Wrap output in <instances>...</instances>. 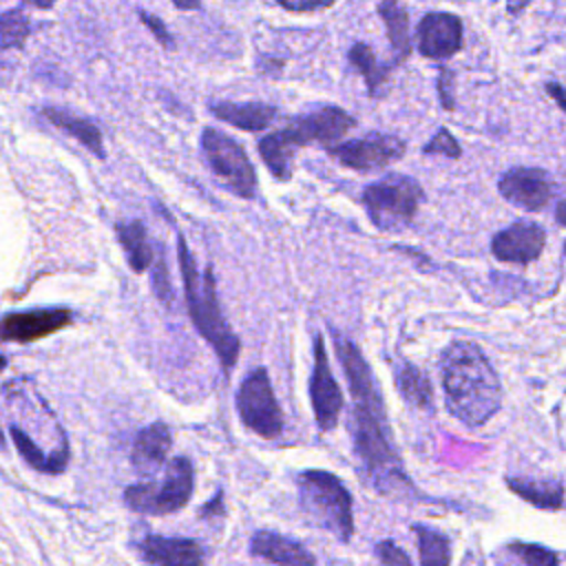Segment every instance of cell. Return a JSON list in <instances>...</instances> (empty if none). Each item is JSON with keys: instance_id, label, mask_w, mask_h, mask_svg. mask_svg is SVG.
Segmentation results:
<instances>
[{"instance_id": "d590c367", "label": "cell", "mask_w": 566, "mask_h": 566, "mask_svg": "<svg viewBox=\"0 0 566 566\" xmlns=\"http://www.w3.org/2000/svg\"><path fill=\"white\" fill-rule=\"evenodd\" d=\"M276 2H281L285 9H292V11H312V9H325L334 0H276Z\"/></svg>"}, {"instance_id": "f35d334b", "label": "cell", "mask_w": 566, "mask_h": 566, "mask_svg": "<svg viewBox=\"0 0 566 566\" xmlns=\"http://www.w3.org/2000/svg\"><path fill=\"white\" fill-rule=\"evenodd\" d=\"M528 4V0H506V7L511 13H517L520 9H524Z\"/></svg>"}, {"instance_id": "5b68a950", "label": "cell", "mask_w": 566, "mask_h": 566, "mask_svg": "<svg viewBox=\"0 0 566 566\" xmlns=\"http://www.w3.org/2000/svg\"><path fill=\"white\" fill-rule=\"evenodd\" d=\"M424 199L422 186L409 175H385L363 188L360 203L369 221L382 232H400L407 228Z\"/></svg>"}, {"instance_id": "e575fe53", "label": "cell", "mask_w": 566, "mask_h": 566, "mask_svg": "<svg viewBox=\"0 0 566 566\" xmlns=\"http://www.w3.org/2000/svg\"><path fill=\"white\" fill-rule=\"evenodd\" d=\"M451 80H453L451 71H449V69H442V73H440V80H438V91H440V102H442V106H444L447 111H451V108H453V97H451Z\"/></svg>"}, {"instance_id": "8d00e7d4", "label": "cell", "mask_w": 566, "mask_h": 566, "mask_svg": "<svg viewBox=\"0 0 566 566\" xmlns=\"http://www.w3.org/2000/svg\"><path fill=\"white\" fill-rule=\"evenodd\" d=\"M546 91H548V95L559 104V108L566 111V91H564V86L551 82V84H546Z\"/></svg>"}, {"instance_id": "7a4b0ae2", "label": "cell", "mask_w": 566, "mask_h": 566, "mask_svg": "<svg viewBox=\"0 0 566 566\" xmlns=\"http://www.w3.org/2000/svg\"><path fill=\"white\" fill-rule=\"evenodd\" d=\"M440 376L447 411L462 424L480 427L500 411V378L475 343L453 340L442 352Z\"/></svg>"}, {"instance_id": "277c9868", "label": "cell", "mask_w": 566, "mask_h": 566, "mask_svg": "<svg viewBox=\"0 0 566 566\" xmlns=\"http://www.w3.org/2000/svg\"><path fill=\"white\" fill-rule=\"evenodd\" d=\"M298 506L303 515L318 528L340 542L354 535L352 495L338 475L321 469H307L296 475Z\"/></svg>"}, {"instance_id": "8fae6325", "label": "cell", "mask_w": 566, "mask_h": 566, "mask_svg": "<svg viewBox=\"0 0 566 566\" xmlns=\"http://www.w3.org/2000/svg\"><path fill=\"white\" fill-rule=\"evenodd\" d=\"M356 119L343 111L340 106H321L307 115L294 117L290 126L281 128L285 137L296 146L303 148L312 142H321L325 146H332L338 142L349 128H354Z\"/></svg>"}, {"instance_id": "ba28073f", "label": "cell", "mask_w": 566, "mask_h": 566, "mask_svg": "<svg viewBox=\"0 0 566 566\" xmlns=\"http://www.w3.org/2000/svg\"><path fill=\"white\" fill-rule=\"evenodd\" d=\"M237 411L241 422L265 440H274L283 431V413L276 402L270 374L265 367L252 369L237 389Z\"/></svg>"}, {"instance_id": "e0dca14e", "label": "cell", "mask_w": 566, "mask_h": 566, "mask_svg": "<svg viewBox=\"0 0 566 566\" xmlns=\"http://www.w3.org/2000/svg\"><path fill=\"white\" fill-rule=\"evenodd\" d=\"M170 447H172V436L164 422L157 420V422L144 427L135 436V442L130 449L133 469L144 478L155 475L164 467Z\"/></svg>"}, {"instance_id": "d4e9b609", "label": "cell", "mask_w": 566, "mask_h": 566, "mask_svg": "<svg viewBox=\"0 0 566 566\" xmlns=\"http://www.w3.org/2000/svg\"><path fill=\"white\" fill-rule=\"evenodd\" d=\"M9 433L15 442V449L20 451V455L38 471H44V473H60L64 471L66 467V460H69V451H62V453H46L42 451L18 424H9Z\"/></svg>"}, {"instance_id": "484cf974", "label": "cell", "mask_w": 566, "mask_h": 566, "mask_svg": "<svg viewBox=\"0 0 566 566\" xmlns=\"http://www.w3.org/2000/svg\"><path fill=\"white\" fill-rule=\"evenodd\" d=\"M378 13L380 18L385 20L387 24V35H389V42L396 51V57L398 60H405L411 51V44H409V15L405 11V7L400 4V0H382L380 7H378Z\"/></svg>"}, {"instance_id": "52a82bcc", "label": "cell", "mask_w": 566, "mask_h": 566, "mask_svg": "<svg viewBox=\"0 0 566 566\" xmlns=\"http://www.w3.org/2000/svg\"><path fill=\"white\" fill-rule=\"evenodd\" d=\"M201 153L217 179L241 199L256 197V170L243 146L219 128H203Z\"/></svg>"}, {"instance_id": "f546056e", "label": "cell", "mask_w": 566, "mask_h": 566, "mask_svg": "<svg viewBox=\"0 0 566 566\" xmlns=\"http://www.w3.org/2000/svg\"><path fill=\"white\" fill-rule=\"evenodd\" d=\"M509 553L517 555L524 564H531V566H546V564L553 566V564L559 562V557L553 551H548V548H544L539 544L513 542V544H509Z\"/></svg>"}, {"instance_id": "60d3db41", "label": "cell", "mask_w": 566, "mask_h": 566, "mask_svg": "<svg viewBox=\"0 0 566 566\" xmlns=\"http://www.w3.org/2000/svg\"><path fill=\"white\" fill-rule=\"evenodd\" d=\"M24 2H29V4H33L38 9H51L55 0H24Z\"/></svg>"}, {"instance_id": "6da1fadb", "label": "cell", "mask_w": 566, "mask_h": 566, "mask_svg": "<svg viewBox=\"0 0 566 566\" xmlns=\"http://www.w3.org/2000/svg\"><path fill=\"white\" fill-rule=\"evenodd\" d=\"M334 347L354 398V451L360 458L363 469L367 471V478L376 491L385 495L407 493L411 484L400 467V458L391 442L389 418L380 385L356 343L336 334Z\"/></svg>"}, {"instance_id": "9a60e30c", "label": "cell", "mask_w": 566, "mask_h": 566, "mask_svg": "<svg viewBox=\"0 0 566 566\" xmlns=\"http://www.w3.org/2000/svg\"><path fill=\"white\" fill-rule=\"evenodd\" d=\"M462 46V22L453 13H427L418 27V51L424 57L442 60Z\"/></svg>"}, {"instance_id": "603a6c76", "label": "cell", "mask_w": 566, "mask_h": 566, "mask_svg": "<svg viewBox=\"0 0 566 566\" xmlns=\"http://www.w3.org/2000/svg\"><path fill=\"white\" fill-rule=\"evenodd\" d=\"M509 489L522 500L531 502L537 509L557 511L564 504V486L557 480H526V478H506Z\"/></svg>"}, {"instance_id": "ffe728a7", "label": "cell", "mask_w": 566, "mask_h": 566, "mask_svg": "<svg viewBox=\"0 0 566 566\" xmlns=\"http://www.w3.org/2000/svg\"><path fill=\"white\" fill-rule=\"evenodd\" d=\"M115 234H117V241H119L133 272L142 274L144 270H148L153 265L155 252H153V243L148 239L146 226L142 221H137V219L117 221Z\"/></svg>"}, {"instance_id": "74e56055", "label": "cell", "mask_w": 566, "mask_h": 566, "mask_svg": "<svg viewBox=\"0 0 566 566\" xmlns=\"http://www.w3.org/2000/svg\"><path fill=\"white\" fill-rule=\"evenodd\" d=\"M555 221H559L562 226H566V199H562L555 208Z\"/></svg>"}, {"instance_id": "f1b7e54d", "label": "cell", "mask_w": 566, "mask_h": 566, "mask_svg": "<svg viewBox=\"0 0 566 566\" xmlns=\"http://www.w3.org/2000/svg\"><path fill=\"white\" fill-rule=\"evenodd\" d=\"M29 35V22L18 11H7L2 15V49L20 46Z\"/></svg>"}, {"instance_id": "d6986e66", "label": "cell", "mask_w": 566, "mask_h": 566, "mask_svg": "<svg viewBox=\"0 0 566 566\" xmlns=\"http://www.w3.org/2000/svg\"><path fill=\"white\" fill-rule=\"evenodd\" d=\"M212 115L241 128V130H263L268 128L274 117H276V108L263 102H217L210 106Z\"/></svg>"}, {"instance_id": "836d02e7", "label": "cell", "mask_w": 566, "mask_h": 566, "mask_svg": "<svg viewBox=\"0 0 566 566\" xmlns=\"http://www.w3.org/2000/svg\"><path fill=\"white\" fill-rule=\"evenodd\" d=\"M139 18H142L144 24H148V29L155 33V38H157L164 46H170V35H168V31H166V27H164L161 20H157V18L144 13V11H139Z\"/></svg>"}, {"instance_id": "7c38bea8", "label": "cell", "mask_w": 566, "mask_h": 566, "mask_svg": "<svg viewBox=\"0 0 566 566\" xmlns=\"http://www.w3.org/2000/svg\"><path fill=\"white\" fill-rule=\"evenodd\" d=\"M73 323V312L66 307H38L24 312H7L2 316L4 343H29L55 334Z\"/></svg>"}, {"instance_id": "ab89813d", "label": "cell", "mask_w": 566, "mask_h": 566, "mask_svg": "<svg viewBox=\"0 0 566 566\" xmlns=\"http://www.w3.org/2000/svg\"><path fill=\"white\" fill-rule=\"evenodd\" d=\"M179 9H197L199 0H172Z\"/></svg>"}, {"instance_id": "5bb4252c", "label": "cell", "mask_w": 566, "mask_h": 566, "mask_svg": "<svg viewBox=\"0 0 566 566\" xmlns=\"http://www.w3.org/2000/svg\"><path fill=\"white\" fill-rule=\"evenodd\" d=\"M546 245V232L533 221H515L491 239V252L502 263L526 265L535 261Z\"/></svg>"}, {"instance_id": "4fadbf2b", "label": "cell", "mask_w": 566, "mask_h": 566, "mask_svg": "<svg viewBox=\"0 0 566 566\" xmlns=\"http://www.w3.org/2000/svg\"><path fill=\"white\" fill-rule=\"evenodd\" d=\"M500 195L511 201L517 208L524 210H542L551 197H553V181L548 179V172L542 168H526L515 166L502 172L497 181Z\"/></svg>"}, {"instance_id": "1f68e13d", "label": "cell", "mask_w": 566, "mask_h": 566, "mask_svg": "<svg viewBox=\"0 0 566 566\" xmlns=\"http://www.w3.org/2000/svg\"><path fill=\"white\" fill-rule=\"evenodd\" d=\"M153 290L157 294V298L164 305H170L172 298V287H170V279H168V268H166V259L164 254H159V259L153 265Z\"/></svg>"}, {"instance_id": "7402d4cb", "label": "cell", "mask_w": 566, "mask_h": 566, "mask_svg": "<svg viewBox=\"0 0 566 566\" xmlns=\"http://www.w3.org/2000/svg\"><path fill=\"white\" fill-rule=\"evenodd\" d=\"M261 159L265 161L268 170L274 175L279 181H287L292 177V164H294V153L298 150L285 135L283 130H274L259 139L256 144Z\"/></svg>"}, {"instance_id": "cb8c5ba5", "label": "cell", "mask_w": 566, "mask_h": 566, "mask_svg": "<svg viewBox=\"0 0 566 566\" xmlns=\"http://www.w3.org/2000/svg\"><path fill=\"white\" fill-rule=\"evenodd\" d=\"M396 387L409 405H413L418 409H431L433 407L431 382L416 365L400 363L396 367Z\"/></svg>"}, {"instance_id": "44dd1931", "label": "cell", "mask_w": 566, "mask_h": 566, "mask_svg": "<svg viewBox=\"0 0 566 566\" xmlns=\"http://www.w3.org/2000/svg\"><path fill=\"white\" fill-rule=\"evenodd\" d=\"M42 115L60 130H64L66 135L75 137L82 146H86L93 155H97L99 159H106V150H104V144H102V133L99 128L86 119V117H77L69 111H62V108H53V106H46L42 108Z\"/></svg>"}, {"instance_id": "2e32d148", "label": "cell", "mask_w": 566, "mask_h": 566, "mask_svg": "<svg viewBox=\"0 0 566 566\" xmlns=\"http://www.w3.org/2000/svg\"><path fill=\"white\" fill-rule=\"evenodd\" d=\"M139 555L146 564L159 566H199L206 562L203 546L190 537L146 535L139 542Z\"/></svg>"}, {"instance_id": "ac0fdd59", "label": "cell", "mask_w": 566, "mask_h": 566, "mask_svg": "<svg viewBox=\"0 0 566 566\" xmlns=\"http://www.w3.org/2000/svg\"><path fill=\"white\" fill-rule=\"evenodd\" d=\"M250 553L259 559L272 562V564H314L316 557L307 553V548L285 535H279L274 531H256L250 539Z\"/></svg>"}, {"instance_id": "b9f144b4", "label": "cell", "mask_w": 566, "mask_h": 566, "mask_svg": "<svg viewBox=\"0 0 566 566\" xmlns=\"http://www.w3.org/2000/svg\"><path fill=\"white\" fill-rule=\"evenodd\" d=\"M564 254H566V241H564Z\"/></svg>"}, {"instance_id": "83f0119b", "label": "cell", "mask_w": 566, "mask_h": 566, "mask_svg": "<svg viewBox=\"0 0 566 566\" xmlns=\"http://www.w3.org/2000/svg\"><path fill=\"white\" fill-rule=\"evenodd\" d=\"M349 62L358 69V73L365 77L367 82V88L371 95L378 93V88L382 86V82L387 80V73H389V66L380 64L374 55V51L363 44V42H356L352 49H349Z\"/></svg>"}, {"instance_id": "8992f818", "label": "cell", "mask_w": 566, "mask_h": 566, "mask_svg": "<svg viewBox=\"0 0 566 566\" xmlns=\"http://www.w3.org/2000/svg\"><path fill=\"white\" fill-rule=\"evenodd\" d=\"M195 471L186 455L166 464L161 482H137L124 489V502L144 515H168L181 511L192 495Z\"/></svg>"}, {"instance_id": "30bf717a", "label": "cell", "mask_w": 566, "mask_h": 566, "mask_svg": "<svg viewBox=\"0 0 566 566\" xmlns=\"http://www.w3.org/2000/svg\"><path fill=\"white\" fill-rule=\"evenodd\" d=\"M310 402L314 411V420L321 431H332L338 424V416L343 409V394L332 374L325 340L321 334L314 336V363L310 376Z\"/></svg>"}, {"instance_id": "d6a6232c", "label": "cell", "mask_w": 566, "mask_h": 566, "mask_svg": "<svg viewBox=\"0 0 566 566\" xmlns=\"http://www.w3.org/2000/svg\"><path fill=\"white\" fill-rule=\"evenodd\" d=\"M374 553H376V559L380 562V564H400V566H409L411 564V557L398 546V544H394L391 539H382V542H378L376 544V548H374Z\"/></svg>"}, {"instance_id": "3957f363", "label": "cell", "mask_w": 566, "mask_h": 566, "mask_svg": "<svg viewBox=\"0 0 566 566\" xmlns=\"http://www.w3.org/2000/svg\"><path fill=\"white\" fill-rule=\"evenodd\" d=\"M177 243H179L177 250H179L184 296H186V305H188L192 325L208 340V345L217 352V358L228 374L239 358L241 340L237 338V334L223 318L219 296H217L214 270H212V265H208L203 272H199L195 256L188 250V243L181 234L177 237Z\"/></svg>"}, {"instance_id": "4dcf8cb0", "label": "cell", "mask_w": 566, "mask_h": 566, "mask_svg": "<svg viewBox=\"0 0 566 566\" xmlns=\"http://www.w3.org/2000/svg\"><path fill=\"white\" fill-rule=\"evenodd\" d=\"M424 155H444V157H451V159H458L462 155V148L460 144L455 142V137L447 130V128H440L429 142L427 146L422 148Z\"/></svg>"}, {"instance_id": "4316f807", "label": "cell", "mask_w": 566, "mask_h": 566, "mask_svg": "<svg viewBox=\"0 0 566 566\" xmlns=\"http://www.w3.org/2000/svg\"><path fill=\"white\" fill-rule=\"evenodd\" d=\"M416 542H418V562L424 566H447L451 562V544L449 537L436 528L413 524Z\"/></svg>"}, {"instance_id": "9c48e42d", "label": "cell", "mask_w": 566, "mask_h": 566, "mask_svg": "<svg viewBox=\"0 0 566 566\" xmlns=\"http://www.w3.org/2000/svg\"><path fill=\"white\" fill-rule=\"evenodd\" d=\"M407 150V144L398 135L389 133H367L363 137L327 146L338 164L352 170H378L398 161Z\"/></svg>"}]
</instances>
